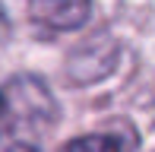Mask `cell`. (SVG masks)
Instances as JSON below:
<instances>
[{
	"mask_svg": "<svg viewBox=\"0 0 155 152\" xmlns=\"http://www.w3.org/2000/svg\"><path fill=\"white\" fill-rule=\"evenodd\" d=\"M60 121L45 79L29 73L0 82V152H41Z\"/></svg>",
	"mask_w": 155,
	"mask_h": 152,
	"instance_id": "obj_1",
	"label": "cell"
},
{
	"mask_svg": "<svg viewBox=\"0 0 155 152\" xmlns=\"http://www.w3.org/2000/svg\"><path fill=\"white\" fill-rule=\"evenodd\" d=\"M29 16L54 32H70L92 16V0H29Z\"/></svg>",
	"mask_w": 155,
	"mask_h": 152,
	"instance_id": "obj_2",
	"label": "cell"
},
{
	"mask_svg": "<svg viewBox=\"0 0 155 152\" xmlns=\"http://www.w3.org/2000/svg\"><path fill=\"white\" fill-rule=\"evenodd\" d=\"M139 146V133L130 127V124H120V127H111L104 133H86L70 140L60 152H133Z\"/></svg>",
	"mask_w": 155,
	"mask_h": 152,
	"instance_id": "obj_3",
	"label": "cell"
},
{
	"mask_svg": "<svg viewBox=\"0 0 155 152\" xmlns=\"http://www.w3.org/2000/svg\"><path fill=\"white\" fill-rule=\"evenodd\" d=\"M6 38H10V16H6L3 3H0V45H6Z\"/></svg>",
	"mask_w": 155,
	"mask_h": 152,
	"instance_id": "obj_4",
	"label": "cell"
}]
</instances>
